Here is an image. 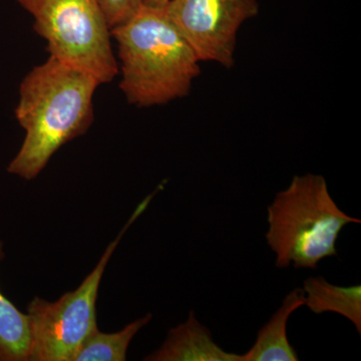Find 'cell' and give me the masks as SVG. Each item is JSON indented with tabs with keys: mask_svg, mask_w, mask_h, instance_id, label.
Here are the masks:
<instances>
[{
	"mask_svg": "<svg viewBox=\"0 0 361 361\" xmlns=\"http://www.w3.org/2000/svg\"><path fill=\"white\" fill-rule=\"evenodd\" d=\"M99 85L90 73L54 56L33 68L21 82L16 109L25 137L7 172L35 179L61 147L84 135L94 121Z\"/></svg>",
	"mask_w": 361,
	"mask_h": 361,
	"instance_id": "6da1fadb",
	"label": "cell"
},
{
	"mask_svg": "<svg viewBox=\"0 0 361 361\" xmlns=\"http://www.w3.org/2000/svg\"><path fill=\"white\" fill-rule=\"evenodd\" d=\"M121 61L120 89L139 108L183 99L201 75L200 61L165 8L142 6L111 30Z\"/></svg>",
	"mask_w": 361,
	"mask_h": 361,
	"instance_id": "7a4b0ae2",
	"label": "cell"
},
{
	"mask_svg": "<svg viewBox=\"0 0 361 361\" xmlns=\"http://www.w3.org/2000/svg\"><path fill=\"white\" fill-rule=\"evenodd\" d=\"M266 240L280 269H312L337 254L336 242L344 227L361 221L346 215L329 193L322 175L294 176L290 185L268 206Z\"/></svg>",
	"mask_w": 361,
	"mask_h": 361,
	"instance_id": "3957f363",
	"label": "cell"
},
{
	"mask_svg": "<svg viewBox=\"0 0 361 361\" xmlns=\"http://www.w3.org/2000/svg\"><path fill=\"white\" fill-rule=\"evenodd\" d=\"M32 14L33 30L47 51L66 65L85 71L99 85L118 73L111 28L97 0H18Z\"/></svg>",
	"mask_w": 361,
	"mask_h": 361,
	"instance_id": "277c9868",
	"label": "cell"
},
{
	"mask_svg": "<svg viewBox=\"0 0 361 361\" xmlns=\"http://www.w3.org/2000/svg\"><path fill=\"white\" fill-rule=\"evenodd\" d=\"M152 198L153 195L137 206L118 236L104 251L96 268L77 290L68 292L56 302L35 297L28 304L32 336L28 361H73L85 339L97 330L96 301L104 269L123 234L144 212Z\"/></svg>",
	"mask_w": 361,
	"mask_h": 361,
	"instance_id": "5b68a950",
	"label": "cell"
},
{
	"mask_svg": "<svg viewBox=\"0 0 361 361\" xmlns=\"http://www.w3.org/2000/svg\"><path fill=\"white\" fill-rule=\"evenodd\" d=\"M200 63L231 68L240 27L259 13L257 0H170L164 7Z\"/></svg>",
	"mask_w": 361,
	"mask_h": 361,
	"instance_id": "8992f818",
	"label": "cell"
},
{
	"mask_svg": "<svg viewBox=\"0 0 361 361\" xmlns=\"http://www.w3.org/2000/svg\"><path fill=\"white\" fill-rule=\"evenodd\" d=\"M145 360L241 361V355L227 353L213 341L212 334L190 312L187 322L171 329L163 346Z\"/></svg>",
	"mask_w": 361,
	"mask_h": 361,
	"instance_id": "52a82bcc",
	"label": "cell"
},
{
	"mask_svg": "<svg viewBox=\"0 0 361 361\" xmlns=\"http://www.w3.org/2000/svg\"><path fill=\"white\" fill-rule=\"evenodd\" d=\"M303 289L296 288L285 297L281 307L259 330L255 343L241 361H297L295 349L287 337V322L293 312L304 305Z\"/></svg>",
	"mask_w": 361,
	"mask_h": 361,
	"instance_id": "ba28073f",
	"label": "cell"
},
{
	"mask_svg": "<svg viewBox=\"0 0 361 361\" xmlns=\"http://www.w3.org/2000/svg\"><path fill=\"white\" fill-rule=\"evenodd\" d=\"M304 305L315 314L334 312L348 318L361 334V286L342 287L330 284L322 276L310 277L304 281Z\"/></svg>",
	"mask_w": 361,
	"mask_h": 361,
	"instance_id": "9c48e42d",
	"label": "cell"
},
{
	"mask_svg": "<svg viewBox=\"0 0 361 361\" xmlns=\"http://www.w3.org/2000/svg\"><path fill=\"white\" fill-rule=\"evenodd\" d=\"M4 257V244L0 242V261ZM30 346L28 315L20 312L0 291V361H28Z\"/></svg>",
	"mask_w": 361,
	"mask_h": 361,
	"instance_id": "30bf717a",
	"label": "cell"
},
{
	"mask_svg": "<svg viewBox=\"0 0 361 361\" xmlns=\"http://www.w3.org/2000/svg\"><path fill=\"white\" fill-rule=\"evenodd\" d=\"M151 319V314L144 316L116 334L96 330L80 345L73 361H125L130 341Z\"/></svg>",
	"mask_w": 361,
	"mask_h": 361,
	"instance_id": "8fae6325",
	"label": "cell"
},
{
	"mask_svg": "<svg viewBox=\"0 0 361 361\" xmlns=\"http://www.w3.org/2000/svg\"><path fill=\"white\" fill-rule=\"evenodd\" d=\"M110 28L123 25L139 13L142 0H97Z\"/></svg>",
	"mask_w": 361,
	"mask_h": 361,
	"instance_id": "7c38bea8",
	"label": "cell"
},
{
	"mask_svg": "<svg viewBox=\"0 0 361 361\" xmlns=\"http://www.w3.org/2000/svg\"><path fill=\"white\" fill-rule=\"evenodd\" d=\"M170 2V0H142V4L146 6L164 8Z\"/></svg>",
	"mask_w": 361,
	"mask_h": 361,
	"instance_id": "4fadbf2b",
	"label": "cell"
}]
</instances>
